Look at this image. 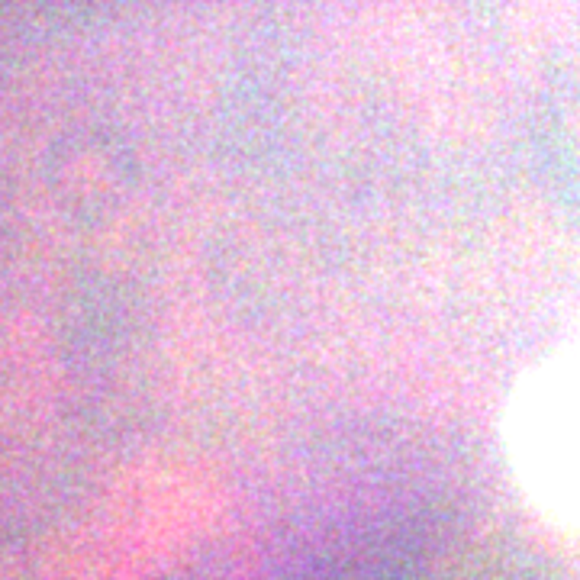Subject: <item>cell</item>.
I'll return each instance as SVG.
<instances>
[{
	"mask_svg": "<svg viewBox=\"0 0 580 580\" xmlns=\"http://www.w3.org/2000/svg\"><path fill=\"white\" fill-rule=\"evenodd\" d=\"M500 442L525 500L558 529L580 532V351L548 358L519 378Z\"/></svg>",
	"mask_w": 580,
	"mask_h": 580,
	"instance_id": "6da1fadb",
	"label": "cell"
}]
</instances>
